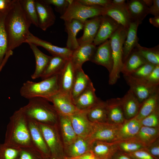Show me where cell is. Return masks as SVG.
<instances>
[{
  "mask_svg": "<svg viewBox=\"0 0 159 159\" xmlns=\"http://www.w3.org/2000/svg\"><path fill=\"white\" fill-rule=\"evenodd\" d=\"M95 90L92 82L73 101L77 108L80 111H86L97 104L100 100L95 94Z\"/></svg>",
  "mask_w": 159,
  "mask_h": 159,
  "instance_id": "19",
  "label": "cell"
},
{
  "mask_svg": "<svg viewBox=\"0 0 159 159\" xmlns=\"http://www.w3.org/2000/svg\"><path fill=\"white\" fill-rule=\"evenodd\" d=\"M70 158V159H71V158Z\"/></svg>",
  "mask_w": 159,
  "mask_h": 159,
  "instance_id": "61",
  "label": "cell"
},
{
  "mask_svg": "<svg viewBox=\"0 0 159 159\" xmlns=\"http://www.w3.org/2000/svg\"><path fill=\"white\" fill-rule=\"evenodd\" d=\"M97 47L93 43L80 45L72 51L70 58L75 70L82 69L83 64L90 61Z\"/></svg>",
  "mask_w": 159,
  "mask_h": 159,
  "instance_id": "18",
  "label": "cell"
},
{
  "mask_svg": "<svg viewBox=\"0 0 159 159\" xmlns=\"http://www.w3.org/2000/svg\"><path fill=\"white\" fill-rule=\"evenodd\" d=\"M106 101L108 112V122L120 125L126 120L120 98H113Z\"/></svg>",
  "mask_w": 159,
  "mask_h": 159,
  "instance_id": "26",
  "label": "cell"
},
{
  "mask_svg": "<svg viewBox=\"0 0 159 159\" xmlns=\"http://www.w3.org/2000/svg\"><path fill=\"white\" fill-rule=\"evenodd\" d=\"M70 158L72 159H99L91 150L80 156Z\"/></svg>",
  "mask_w": 159,
  "mask_h": 159,
  "instance_id": "53",
  "label": "cell"
},
{
  "mask_svg": "<svg viewBox=\"0 0 159 159\" xmlns=\"http://www.w3.org/2000/svg\"><path fill=\"white\" fill-rule=\"evenodd\" d=\"M4 143L19 148L33 146L29 130L28 118L21 108L10 117Z\"/></svg>",
  "mask_w": 159,
  "mask_h": 159,
  "instance_id": "2",
  "label": "cell"
},
{
  "mask_svg": "<svg viewBox=\"0 0 159 159\" xmlns=\"http://www.w3.org/2000/svg\"><path fill=\"white\" fill-rule=\"evenodd\" d=\"M70 159L69 158V159Z\"/></svg>",
  "mask_w": 159,
  "mask_h": 159,
  "instance_id": "62",
  "label": "cell"
},
{
  "mask_svg": "<svg viewBox=\"0 0 159 159\" xmlns=\"http://www.w3.org/2000/svg\"><path fill=\"white\" fill-rule=\"evenodd\" d=\"M145 149L151 155L157 159L159 156V138L146 147Z\"/></svg>",
  "mask_w": 159,
  "mask_h": 159,
  "instance_id": "50",
  "label": "cell"
},
{
  "mask_svg": "<svg viewBox=\"0 0 159 159\" xmlns=\"http://www.w3.org/2000/svg\"><path fill=\"white\" fill-rule=\"evenodd\" d=\"M120 99L125 119L129 120L135 117L141 104L133 92L129 89Z\"/></svg>",
  "mask_w": 159,
  "mask_h": 159,
  "instance_id": "22",
  "label": "cell"
},
{
  "mask_svg": "<svg viewBox=\"0 0 159 159\" xmlns=\"http://www.w3.org/2000/svg\"><path fill=\"white\" fill-rule=\"evenodd\" d=\"M119 151L125 153L135 152L145 148L146 147L133 139L115 142Z\"/></svg>",
  "mask_w": 159,
  "mask_h": 159,
  "instance_id": "41",
  "label": "cell"
},
{
  "mask_svg": "<svg viewBox=\"0 0 159 159\" xmlns=\"http://www.w3.org/2000/svg\"><path fill=\"white\" fill-rule=\"evenodd\" d=\"M69 117L77 136L88 138L92 130V122L88 119L86 111H80Z\"/></svg>",
  "mask_w": 159,
  "mask_h": 159,
  "instance_id": "16",
  "label": "cell"
},
{
  "mask_svg": "<svg viewBox=\"0 0 159 159\" xmlns=\"http://www.w3.org/2000/svg\"><path fill=\"white\" fill-rule=\"evenodd\" d=\"M64 21L65 31L67 34L66 47L72 51L80 46L76 36L79 32L83 29L84 21L73 19Z\"/></svg>",
  "mask_w": 159,
  "mask_h": 159,
  "instance_id": "23",
  "label": "cell"
},
{
  "mask_svg": "<svg viewBox=\"0 0 159 159\" xmlns=\"http://www.w3.org/2000/svg\"><path fill=\"white\" fill-rule=\"evenodd\" d=\"M92 82L82 68L76 70L74 80L72 86L71 98L73 101Z\"/></svg>",
  "mask_w": 159,
  "mask_h": 159,
  "instance_id": "33",
  "label": "cell"
},
{
  "mask_svg": "<svg viewBox=\"0 0 159 159\" xmlns=\"http://www.w3.org/2000/svg\"><path fill=\"white\" fill-rule=\"evenodd\" d=\"M38 27L44 31L54 24L56 16L51 5L44 0H35Z\"/></svg>",
  "mask_w": 159,
  "mask_h": 159,
  "instance_id": "10",
  "label": "cell"
},
{
  "mask_svg": "<svg viewBox=\"0 0 159 159\" xmlns=\"http://www.w3.org/2000/svg\"><path fill=\"white\" fill-rule=\"evenodd\" d=\"M142 126L140 121L135 117L129 120H125L123 122L119 125L115 142L133 138Z\"/></svg>",
  "mask_w": 159,
  "mask_h": 159,
  "instance_id": "21",
  "label": "cell"
},
{
  "mask_svg": "<svg viewBox=\"0 0 159 159\" xmlns=\"http://www.w3.org/2000/svg\"><path fill=\"white\" fill-rule=\"evenodd\" d=\"M101 16L94 17L84 21L82 36L77 39L79 45L93 43L100 23Z\"/></svg>",
  "mask_w": 159,
  "mask_h": 159,
  "instance_id": "20",
  "label": "cell"
},
{
  "mask_svg": "<svg viewBox=\"0 0 159 159\" xmlns=\"http://www.w3.org/2000/svg\"><path fill=\"white\" fill-rule=\"evenodd\" d=\"M140 55L148 62L155 65H159V46L148 48L139 44L135 48Z\"/></svg>",
  "mask_w": 159,
  "mask_h": 159,
  "instance_id": "38",
  "label": "cell"
},
{
  "mask_svg": "<svg viewBox=\"0 0 159 159\" xmlns=\"http://www.w3.org/2000/svg\"><path fill=\"white\" fill-rule=\"evenodd\" d=\"M28 122L33 147L41 154L44 158L51 157L49 150L38 122L28 118Z\"/></svg>",
  "mask_w": 159,
  "mask_h": 159,
  "instance_id": "11",
  "label": "cell"
},
{
  "mask_svg": "<svg viewBox=\"0 0 159 159\" xmlns=\"http://www.w3.org/2000/svg\"><path fill=\"white\" fill-rule=\"evenodd\" d=\"M125 153L133 159H157L146 151L145 148L133 152Z\"/></svg>",
  "mask_w": 159,
  "mask_h": 159,
  "instance_id": "49",
  "label": "cell"
},
{
  "mask_svg": "<svg viewBox=\"0 0 159 159\" xmlns=\"http://www.w3.org/2000/svg\"><path fill=\"white\" fill-rule=\"evenodd\" d=\"M104 15L110 17L119 24L127 29L131 21L126 5L119 6L111 4L105 7Z\"/></svg>",
  "mask_w": 159,
  "mask_h": 159,
  "instance_id": "27",
  "label": "cell"
},
{
  "mask_svg": "<svg viewBox=\"0 0 159 159\" xmlns=\"http://www.w3.org/2000/svg\"><path fill=\"white\" fill-rule=\"evenodd\" d=\"M90 150L99 159L110 158L118 151L115 142H109L100 140L92 141Z\"/></svg>",
  "mask_w": 159,
  "mask_h": 159,
  "instance_id": "24",
  "label": "cell"
},
{
  "mask_svg": "<svg viewBox=\"0 0 159 159\" xmlns=\"http://www.w3.org/2000/svg\"><path fill=\"white\" fill-rule=\"evenodd\" d=\"M69 59L59 56H51L48 65L40 77L42 80L58 74Z\"/></svg>",
  "mask_w": 159,
  "mask_h": 159,
  "instance_id": "37",
  "label": "cell"
},
{
  "mask_svg": "<svg viewBox=\"0 0 159 159\" xmlns=\"http://www.w3.org/2000/svg\"><path fill=\"white\" fill-rule=\"evenodd\" d=\"M120 26L108 16L102 15L100 26L93 43L97 46L109 39Z\"/></svg>",
  "mask_w": 159,
  "mask_h": 159,
  "instance_id": "13",
  "label": "cell"
},
{
  "mask_svg": "<svg viewBox=\"0 0 159 159\" xmlns=\"http://www.w3.org/2000/svg\"><path fill=\"white\" fill-rule=\"evenodd\" d=\"M31 24L23 11L19 0H14L4 20L8 52L13 51L24 43L30 32L29 29Z\"/></svg>",
  "mask_w": 159,
  "mask_h": 159,
  "instance_id": "1",
  "label": "cell"
},
{
  "mask_svg": "<svg viewBox=\"0 0 159 159\" xmlns=\"http://www.w3.org/2000/svg\"><path fill=\"white\" fill-rule=\"evenodd\" d=\"M111 4L114 6H122L126 5V1L125 0H112Z\"/></svg>",
  "mask_w": 159,
  "mask_h": 159,
  "instance_id": "56",
  "label": "cell"
},
{
  "mask_svg": "<svg viewBox=\"0 0 159 159\" xmlns=\"http://www.w3.org/2000/svg\"><path fill=\"white\" fill-rule=\"evenodd\" d=\"M82 4L88 6L106 7L111 4V0H78Z\"/></svg>",
  "mask_w": 159,
  "mask_h": 159,
  "instance_id": "48",
  "label": "cell"
},
{
  "mask_svg": "<svg viewBox=\"0 0 159 159\" xmlns=\"http://www.w3.org/2000/svg\"><path fill=\"white\" fill-rule=\"evenodd\" d=\"M159 127L142 126L133 138L146 147L159 138Z\"/></svg>",
  "mask_w": 159,
  "mask_h": 159,
  "instance_id": "34",
  "label": "cell"
},
{
  "mask_svg": "<svg viewBox=\"0 0 159 159\" xmlns=\"http://www.w3.org/2000/svg\"><path fill=\"white\" fill-rule=\"evenodd\" d=\"M126 7L131 21H137L141 24L149 14V7L143 0L127 1Z\"/></svg>",
  "mask_w": 159,
  "mask_h": 159,
  "instance_id": "28",
  "label": "cell"
},
{
  "mask_svg": "<svg viewBox=\"0 0 159 159\" xmlns=\"http://www.w3.org/2000/svg\"><path fill=\"white\" fill-rule=\"evenodd\" d=\"M90 61L106 68L109 73L113 67L112 52L109 39L97 47Z\"/></svg>",
  "mask_w": 159,
  "mask_h": 159,
  "instance_id": "14",
  "label": "cell"
},
{
  "mask_svg": "<svg viewBox=\"0 0 159 159\" xmlns=\"http://www.w3.org/2000/svg\"><path fill=\"white\" fill-rule=\"evenodd\" d=\"M143 1L149 8L152 5L153 3V0H143Z\"/></svg>",
  "mask_w": 159,
  "mask_h": 159,
  "instance_id": "58",
  "label": "cell"
},
{
  "mask_svg": "<svg viewBox=\"0 0 159 159\" xmlns=\"http://www.w3.org/2000/svg\"><path fill=\"white\" fill-rule=\"evenodd\" d=\"M119 125L108 122L92 123V130L88 138L92 141L100 140L115 142Z\"/></svg>",
  "mask_w": 159,
  "mask_h": 159,
  "instance_id": "9",
  "label": "cell"
},
{
  "mask_svg": "<svg viewBox=\"0 0 159 159\" xmlns=\"http://www.w3.org/2000/svg\"><path fill=\"white\" fill-rule=\"evenodd\" d=\"M149 21L150 23L154 26L157 28L159 27V16L150 18Z\"/></svg>",
  "mask_w": 159,
  "mask_h": 159,
  "instance_id": "55",
  "label": "cell"
},
{
  "mask_svg": "<svg viewBox=\"0 0 159 159\" xmlns=\"http://www.w3.org/2000/svg\"><path fill=\"white\" fill-rule=\"evenodd\" d=\"M44 1L48 4L54 6L55 11L61 16L66 11L72 0H44Z\"/></svg>",
  "mask_w": 159,
  "mask_h": 159,
  "instance_id": "46",
  "label": "cell"
},
{
  "mask_svg": "<svg viewBox=\"0 0 159 159\" xmlns=\"http://www.w3.org/2000/svg\"><path fill=\"white\" fill-rule=\"evenodd\" d=\"M127 29L122 26L109 38L112 49L113 67L109 73L108 83L113 85L120 77V74L123 66V48Z\"/></svg>",
  "mask_w": 159,
  "mask_h": 159,
  "instance_id": "5",
  "label": "cell"
},
{
  "mask_svg": "<svg viewBox=\"0 0 159 159\" xmlns=\"http://www.w3.org/2000/svg\"><path fill=\"white\" fill-rule=\"evenodd\" d=\"M7 14H0V66L8 52V42L4 27V20Z\"/></svg>",
  "mask_w": 159,
  "mask_h": 159,
  "instance_id": "40",
  "label": "cell"
},
{
  "mask_svg": "<svg viewBox=\"0 0 159 159\" xmlns=\"http://www.w3.org/2000/svg\"><path fill=\"white\" fill-rule=\"evenodd\" d=\"M41 154L33 146L21 148L18 159H44Z\"/></svg>",
  "mask_w": 159,
  "mask_h": 159,
  "instance_id": "43",
  "label": "cell"
},
{
  "mask_svg": "<svg viewBox=\"0 0 159 159\" xmlns=\"http://www.w3.org/2000/svg\"><path fill=\"white\" fill-rule=\"evenodd\" d=\"M32 50L35 60V68L31 76L33 80L40 77L50 60L51 56L47 55L41 52L35 44H28Z\"/></svg>",
  "mask_w": 159,
  "mask_h": 159,
  "instance_id": "29",
  "label": "cell"
},
{
  "mask_svg": "<svg viewBox=\"0 0 159 159\" xmlns=\"http://www.w3.org/2000/svg\"><path fill=\"white\" fill-rule=\"evenodd\" d=\"M59 90V76L57 74L37 82L27 80L23 84L19 92L21 96L28 100L41 97L49 101Z\"/></svg>",
  "mask_w": 159,
  "mask_h": 159,
  "instance_id": "4",
  "label": "cell"
},
{
  "mask_svg": "<svg viewBox=\"0 0 159 159\" xmlns=\"http://www.w3.org/2000/svg\"><path fill=\"white\" fill-rule=\"evenodd\" d=\"M28 100V104L21 107L28 118L39 123L57 125L59 115L49 101L41 97L33 98Z\"/></svg>",
  "mask_w": 159,
  "mask_h": 159,
  "instance_id": "3",
  "label": "cell"
},
{
  "mask_svg": "<svg viewBox=\"0 0 159 159\" xmlns=\"http://www.w3.org/2000/svg\"><path fill=\"white\" fill-rule=\"evenodd\" d=\"M49 157H48V158H44V159H56L55 158H54L52 157H50V158H49Z\"/></svg>",
  "mask_w": 159,
  "mask_h": 159,
  "instance_id": "59",
  "label": "cell"
},
{
  "mask_svg": "<svg viewBox=\"0 0 159 159\" xmlns=\"http://www.w3.org/2000/svg\"><path fill=\"white\" fill-rule=\"evenodd\" d=\"M51 157L59 159L62 153L63 145L57 125H52L38 122Z\"/></svg>",
  "mask_w": 159,
  "mask_h": 159,
  "instance_id": "7",
  "label": "cell"
},
{
  "mask_svg": "<svg viewBox=\"0 0 159 159\" xmlns=\"http://www.w3.org/2000/svg\"><path fill=\"white\" fill-rule=\"evenodd\" d=\"M144 79L152 85L156 86H159V65H156L150 74Z\"/></svg>",
  "mask_w": 159,
  "mask_h": 159,
  "instance_id": "47",
  "label": "cell"
},
{
  "mask_svg": "<svg viewBox=\"0 0 159 159\" xmlns=\"http://www.w3.org/2000/svg\"><path fill=\"white\" fill-rule=\"evenodd\" d=\"M89 120L92 123L108 122V112L106 101L100 100L94 106L86 111Z\"/></svg>",
  "mask_w": 159,
  "mask_h": 159,
  "instance_id": "30",
  "label": "cell"
},
{
  "mask_svg": "<svg viewBox=\"0 0 159 159\" xmlns=\"http://www.w3.org/2000/svg\"><path fill=\"white\" fill-rule=\"evenodd\" d=\"M111 159L110 158H106V159Z\"/></svg>",
  "mask_w": 159,
  "mask_h": 159,
  "instance_id": "60",
  "label": "cell"
},
{
  "mask_svg": "<svg viewBox=\"0 0 159 159\" xmlns=\"http://www.w3.org/2000/svg\"><path fill=\"white\" fill-rule=\"evenodd\" d=\"M105 7L84 5L78 0H72L60 18L64 21L73 19L85 21L89 19L104 15Z\"/></svg>",
  "mask_w": 159,
  "mask_h": 159,
  "instance_id": "6",
  "label": "cell"
},
{
  "mask_svg": "<svg viewBox=\"0 0 159 159\" xmlns=\"http://www.w3.org/2000/svg\"><path fill=\"white\" fill-rule=\"evenodd\" d=\"M25 43H32L37 46L42 47L47 50L52 56H59L68 59L70 58L72 52L66 47H62L54 45L34 35L31 32L27 37Z\"/></svg>",
  "mask_w": 159,
  "mask_h": 159,
  "instance_id": "15",
  "label": "cell"
},
{
  "mask_svg": "<svg viewBox=\"0 0 159 159\" xmlns=\"http://www.w3.org/2000/svg\"><path fill=\"white\" fill-rule=\"evenodd\" d=\"M11 56V54L9 53H8L6 55L4 58L2 62V63L1 65L0 66V72H1L3 68L9 58Z\"/></svg>",
  "mask_w": 159,
  "mask_h": 159,
  "instance_id": "57",
  "label": "cell"
},
{
  "mask_svg": "<svg viewBox=\"0 0 159 159\" xmlns=\"http://www.w3.org/2000/svg\"><path fill=\"white\" fill-rule=\"evenodd\" d=\"M113 157L114 159H133L126 153L119 150Z\"/></svg>",
  "mask_w": 159,
  "mask_h": 159,
  "instance_id": "54",
  "label": "cell"
},
{
  "mask_svg": "<svg viewBox=\"0 0 159 159\" xmlns=\"http://www.w3.org/2000/svg\"><path fill=\"white\" fill-rule=\"evenodd\" d=\"M21 148L0 143V159H18Z\"/></svg>",
  "mask_w": 159,
  "mask_h": 159,
  "instance_id": "42",
  "label": "cell"
},
{
  "mask_svg": "<svg viewBox=\"0 0 159 159\" xmlns=\"http://www.w3.org/2000/svg\"><path fill=\"white\" fill-rule=\"evenodd\" d=\"M92 141L89 138L77 137L75 141L66 146L67 151L71 158L80 156L90 150Z\"/></svg>",
  "mask_w": 159,
  "mask_h": 159,
  "instance_id": "32",
  "label": "cell"
},
{
  "mask_svg": "<svg viewBox=\"0 0 159 159\" xmlns=\"http://www.w3.org/2000/svg\"><path fill=\"white\" fill-rule=\"evenodd\" d=\"M52 102L58 115L70 116L79 112L71 98L59 91L49 100Z\"/></svg>",
  "mask_w": 159,
  "mask_h": 159,
  "instance_id": "12",
  "label": "cell"
},
{
  "mask_svg": "<svg viewBox=\"0 0 159 159\" xmlns=\"http://www.w3.org/2000/svg\"><path fill=\"white\" fill-rule=\"evenodd\" d=\"M148 63L134 48L123 63L121 72L123 75H130L143 64Z\"/></svg>",
  "mask_w": 159,
  "mask_h": 159,
  "instance_id": "31",
  "label": "cell"
},
{
  "mask_svg": "<svg viewBox=\"0 0 159 159\" xmlns=\"http://www.w3.org/2000/svg\"><path fill=\"white\" fill-rule=\"evenodd\" d=\"M140 24L138 21H132L129 24L123 46V63L138 44L137 33L138 26Z\"/></svg>",
  "mask_w": 159,
  "mask_h": 159,
  "instance_id": "25",
  "label": "cell"
},
{
  "mask_svg": "<svg viewBox=\"0 0 159 159\" xmlns=\"http://www.w3.org/2000/svg\"><path fill=\"white\" fill-rule=\"evenodd\" d=\"M140 121L142 126L159 127V107Z\"/></svg>",
  "mask_w": 159,
  "mask_h": 159,
  "instance_id": "44",
  "label": "cell"
},
{
  "mask_svg": "<svg viewBox=\"0 0 159 159\" xmlns=\"http://www.w3.org/2000/svg\"><path fill=\"white\" fill-rule=\"evenodd\" d=\"M130 89L136 97L140 103L142 102L158 90L159 86H154L144 79L135 78L130 75H123Z\"/></svg>",
  "mask_w": 159,
  "mask_h": 159,
  "instance_id": "8",
  "label": "cell"
},
{
  "mask_svg": "<svg viewBox=\"0 0 159 159\" xmlns=\"http://www.w3.org/2000/svg\"><path fill=\"white\" fill-rule=\"evenodd\" d=\"M159 107V90L144 100L141 104L138 115L135 117L140 121Z\"/></svg>",
  "mask_w": 159,
  "mask_h": 159,
  "instance_id": "35",
  "label": "cell"
},
{
  "mask_svg": "<svg viewBox=\"0 0 159 159\" xmlns=\"http://www.w3.org/2000/svg\"><path fill=\"white\" fill-rule=\"evenodd\" d=\"M155 66L153 64L147 63L129 75L138 79H145L150 74Z\"/></svg>",
  "mask_w": 159,
  "mask_h": 159,
  "instance_id": "45",
  "label": "cell"
},
{
  "mask_svg": "<svg viewBox=\"0 0 159 159\" xmlns=\"http://www.w3.org/2000/svg\"><path fill=\"white\" fill-rule=\"evenodd\" d=\"M75 71L76 70L69 59L58 74L59 91L71 98Z\"/></svg>",
  "mask_w": 159,
  "mask_h": 159,
  "instance_id": "17",
  "label": "cell"
},
{
  "mask_svg": "<svg viewBox=\"0 0 159 159\" xmlns=\"http://www.w3.org/2000/svg\"><path fill=\"white\" fill-rule=\"evenodd\" d=\"M59 120L64 144L66 147L74 142L77 136L72 127L69 117L59 115Z\"/></svg>",
  "mask_w": 159,
  "mask_h": 159,
  "instance_id": "36",
  "label": "cell"
},
{
  "mask_svg": "<svg viewBox=\"0 0 159 159\" xmlns=\"http://www.w3.org/2000/svg\"><path fill=\"white\" fill-rule=\"evenodd\" d=\"M19 1L23 11L32 24L38 27L35 0H19Z\"/></svg>",
  "mask_w": 159,
  "mask_h": 159,
  "instance_id": "39",
  "label": "cell"
},
{
  "mask_svg": "<svg viewBox=\"0 0 159 159\" xmlns=\"http://www.w3.org/2000/svg\"><path fill=\"white\" fill-rule=\"evenodd\" d=\"M149 14L155 16H159V0H153L152 5L149 8Z\"/></svg>",
  "mask_w": 159,
  "mask_h": 159,
  "instance_id": "52",
  "label": "cell"
},
{
  "mask_svg": "<svg viewBox=\"0 0 159 159\" xmlns=\"http://www.w3.org/2000/svg\"><path fill=\"white\" fill-rule=\"evenodd\" d=\"M14 0H0V14H7L11 9Z\"/></svg>",
  "mask_w": 159,
  "mask_h": 159,
  "instance_id": "51",
  "label": "cell"
}]
</instances>
